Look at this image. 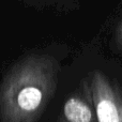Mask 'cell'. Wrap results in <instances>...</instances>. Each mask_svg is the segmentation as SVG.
<instances>
[{"mask_svg":"<svg viewBox=\"0 0 122 122\" xmlns=\"http://www.w3.org/2000/svg\"><path fill=\"white\" fill-rule=\"evenodd\" d=\"M119 36H120V40L122 41V23L120 25V28H119Z\"/></svg>","mask_w":122,"mask_h":122,"instance_id":"277c9868","label":"cell"},{"mask_svg":"<svg viewBox=\"0 0 122 122\" xmlns=\"http://www.w3.org/2000/svg\"><path fill=\"white\" fill-rule=\"evenodd\" d=\"M57 61L46 55L24 58L10 70L0 87L2 122H36L57 86Z\"/></svg>","mask_w":122,"mask_h":122,"instance_id":"6da1fadb","label":"cell"},{"mask_svg":"<svg viewBox=\"0 0 122 122\" xmlns=\"http://www.w3.org/2000/svg\"><path fill=\"white\" fill-rule=\"evenodd\" d=\"M89 90L97 122H122V100L101 72L93 73Z\"/></svg>","mask_w":122,"mask_h":122,"instance_id":"7a4b0ae2","label":"cell"},{"mask_svg":"<svg viewBox=\"0 0 122 122\" xmlns=\"http://www.w3.org/2000/svg\"><path fill=\"white\" fill-rule=\"evenodd\" d=\"M62 119L64 122H94L91 107L79 95H72L65 101Z\"/></svg>","mask_w":122,"mask_h":122,"instance_id":"3957f363","label":"cell"}]
</instances>
